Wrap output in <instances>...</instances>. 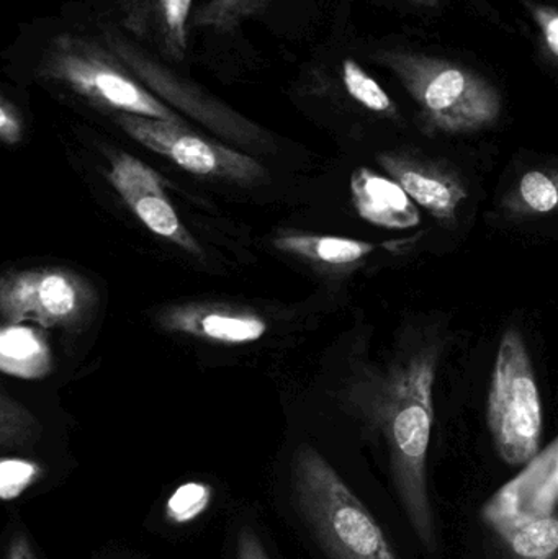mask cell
Segmentation results:
<instances>
[{
    "label": "cell",
    "mask_w": 558,
    "mask_h": 559,
    "mask_svg": "<svg viewBox=\"0 0 558 559\" xmlns=\"http://www.w3.org/2000/svg\"><path fill=\"white\" fill-rule=\"evenodd\" d=\"M438 350L422 348L396 361L380 381L372 420L389 447L396 495L426 548L436 545L435 519L426 481V460L435 420Z\"/></svg>",
    "instance_id": "6da1fadb"
},
{
    "label": "cell",
    "mask_w": 558,
    "mask_h": 559,
    "mask_svg": "<svg viewBox=\"0 0 558 559\" xmlns=\"http://www.w3.org/2000/svg\"><path fill=\"white\" fill-rule=\"evenodd\" d=\"M372 58L395 74L431 130L475 133L500 118V92L459 62L405 49H379Z\"/></svg>",
    "instance_id": "7a4b0ae2"
},
{
    "label": "cell",
    "mask_w": 558,
    "mask_h": 559,
    "mask_svg": "<svg viewBox=\"0 0 558 559\" xmlns=\"http://www.w3.org/2000/svg\"><path fill=\"white\" fill-rule=\"evenodd\" d=\"M295 501L330 559H400L376 519L313 447L295 453Z\"/></svg>",
    "instance_id": "3957f363"
},
{
    "label": "cell",
    "mask_w": 558,
    "mask_h": 559,
    "mask_svg": "<svg viewBox=\"0 0 558 559\" xmlns=\"http://www.w3.org/2000/svg\"><path fill=\"white\" fill-rule=\"evenodd\" d=\"M558 442L539 450L523 472L482 509L485 524L517 559H558Z\"/></svg>",
    "instance_id": "277c9868"
},
{
    "label": "cell",
    "mask_w": 558,
    "mask_h": 559,
    "mask_svg": "<svg viewBox=\"0 0 558 559\" xmlns=\"http://www.w3.org/2000/svg\"><path fill=\"white\" fill-rule=\"evenodd\" d=\"M39 75L120 114L183 123L114 52L84 36H56L39 62Z\"/></svg>",
    "instance_id": "5b68a950"
},
{
    "label": "cell",
    "mask_w": 558,
    "mask_h": 559,
    "mask_svg": "<svg viewBox=\"0 0 558 559\" xmlns=\"http://www.w3.org/2000/svg\"><path fill=\"white\" fill-rule=\"evenodd\" d=\"M487 423L498 455L526 465L541 450L543 403L523 335L508 329L498 347L488 391Z\"/></svg>",
    "instance_id": "8992f818"
},
{
    "label": "cell",
    "mask_w": 558,
    "mask_h": 559,
    "mask_svg": "<svg viewBox=\"0 0 558 559\" xmlns=\"http://www.w3.org/2000/svg\"><path fill=\"white\" fill-rule=\"evenodd\" d=\"M95 292L68 269H33L0 278V316L10 324L71 328L91 312Z\"/></svg>",
    "instance_id": "52a82bcc"
},
{
    "label": "cell",
    "mask_w": 558,
    "mask_h": 559,
    "mask_svg": "<svg viewBox=\"0 0 558 559\" xmlns=\"http://www.w3.org/2000/svg\"><path fill=\"white\" fill-rule=\"evenodd\" d=\"M117 123L128 136L193 176L236 183L258 182L265 177L264 167L258 160L193 133L186 123H170L128 114L118 115Z\"/></svg>",
    "instance_id": "ba28073f"
},
{
    "label": "cell",
    "mask_w": 558,
    "mask_h": 559,
    "mask_svg": "<svg viewBox=\"0 0 558 559\" xmlns=\"http://www.w3.org/2000/svg\"><path fill=\"white\" fill-rule=\"evenodd\" d=\"M104 39L110 51L134 75H138L136 79L147 82V85L154 88L157 94L173 102L176 107L182 108L190 117L202 121L210 130L235 141V143L242 144V146L252 147L254 151L269 143L268 134L261 128L256 127L254 123L246 120L245 117L236 114L226 105L219 104L215 98L197 91L183 81H179L177 75H174L167 69L161 68L157 62H154L150 56L144 55L138 46L128 41L124 36L118 35L111 29H104Z\"/></svg>",
    "instance_id": "9c48e42d"
},
{
    "label": "cell",
    "mask_w": 558,
    "mask_h": 559,
    "mask_svg": "<svg viewBox=\"0 0 558 559\" xmlns=\"http://www.w3.org/2000/svg\"><path fill=\"white\" fill-rule=\"evenodd\" d=\"M111 186L141 223L161 238L179 246L190 254L200 255L199 242L187 231L164 192L159 176L130 154H117L108 173Z\"/></svg>",
    "instance_id": "30bf717a"
},
{
    "label": "cell",
    "mask_w": 558,
    "mask_h": 559,
    "mask_svg": "<svg viewBox=\"0 0 558 559\" xmlns=\"http://www.w3.org/2000/svg\"><path fill=\"white\" fill-rule=\"evenodd\" d=\"M379 160L412 202L441 222H451L467 199L464 183L441 164L402 153L382 154Z\"/></svg>",
    "instance_id": "8fae6325"
},
{
    "label": "cell",
    "mask_w": 558,
    "mask_h": 559,
    "mask_svg": "<svg viewBox=\"0 0 558 559\" xmlns=\"http://www.w3.org/2000/svg\"><path fill=\"white\" fill-rule=\"evenodd\" d=\"M159 321L169 331L229 345L251 344L264 337L269 329L256 312L216 302L174 306L161 314Z\"/></svg>",
    "instance_id": "7c38bea8"
},
{
    "label": "cell",
    "mask_w": 558,
    "mask_h": 559,
    "mask_svg": "<svg viewBox=\"0 0 558 559\" xmlns=\"http://www.w3.org/2000/svg\"><path fill=\"white\" fill-rule=\"evenodd\" d=\"M351 195L360 218L383 229L416 228L422 223L418 206L405 190L390 179L359 167L351 176Z\"/></svg>",
    "instance_id": "4fadbf2b"
},
{
    "label": "cell",
    "mask_w": 558,
    "mask_h": 559,
    "mask_svg": "<svg viewBox=\"0 0 558 559\" xmlns=\"http://www.w3.org/2000/svg\"><path fill=\"white\" fill-rule=\"evenodd\" d=\"M124 10L131 32L154 39L173 61L186 59L192 0H130Z\"/></svg>",
    "instance_id": "5bb4252c"
},
{
    "label": "cell",
    "mask_w": 558,
    "mask_h": 559,
    "mask_svg": "<svg viewBox=\"0 0 558 559\" xmlns=\"http://www.w3.org/2000/svg\"><path fill=\"white\" fill-rule=\"evenodd\" d=\"M51 370V348L41 332L22 324L0 325V373L41 380Z\"/></svg>",
    "instance_id": "9a60e30c"
},
{
    "label": "cell",
    "mask_w": 558,
    "mask_h": 559,
    "mask_svg": "<svg viewBox=\"0 0 558 559\" xmlns=\"http://www.w3.org/2000/svg\"><path fill=\"white\" fill-rule=\"evenodd\" d=\"M274 246L278 251L327 265L356 264L376 251V246L359 239L304 233H285L274 239Z\"/></svg>",
    "instance_id": "2e32d148"
},
{
    "label": "cell",
    "mask_w": 558,
    "mask_h": 559,
    "mask_svg": "<svg viewBox=\"0 0 558 559\" xmlns=\"http://www.w3.org/2000/svg\"><path fill=\"white\" fill-rule=\"evenodd\" d=\"M341 72H343L344 88L357 104L373 114L395 115V104L390 95L359 62L351 58L344 59Z\"/></svg>",
    "instance_id": "e0dca14e"
},
{
    "label": "cell",
    "mask_w": 558,
    "mask_h": 559,
    "mask_svg": "<svg viewBox=\"0 0 558 559\" xmlns=\"http://www.w3.org/2000/svg\"><path fill=\"white\" fill-rule=\"evenodd\" d=\"M39 430L38 420L25 406L0 393V449L29 445Z\"/></svg>",
    "instance_id": "ac0fdd59"
},
{
    "label": "cell",
    "mask_w": 558,
    "mask_h": 559,
    "mask_svg": "<svg viewBox=\"0 0 558 559\" xmlns=\"http://www.w3.org/2000/svg\"><path fill=\"white\" fill-rule=\"evenodd\" d=\"M264 0H209L195 15L193 25L216 32H231L246 16L254 13Z\"/></svg>",
    "instance_id": "d6986e66"
},
{
    "label": "cell",
    "mask_w": 558,
    "mask_h": 559,
    "mask_svg": "<svg viewBox=\"0 0 558 559\" xmlns=\"http://www.w3.org/2000/svg\"><path fill=\"white\" fill-rule=\"evenodd\" d=\"M45 475L36 462L15 456L0 459V501H15Z\"/></svg>",
    "instance_id": "ffe728a7"
},
{
    "label": "cell",
    "mask_w": 558,
    "mask_h": 559,
    "mask_svg": "<svg viewBox=\"0 0 558 559\" xmlns=\"http://www.w3.org/2000/svg\"><path fill=\"white\" fill-rule=\"evenodd\" d=\"M212 501V488L203 483H186L179 486L166 504L167 521L189 524L206 511Z\"/></svg>",
    "instance_id": "44dd1931"
},
{
    "label": "cell",
    "mask_w": 558,
    "mask_h": 559,
    "mask_svg": "<svg viewBox=\"0 0 558 559\" xmlns=\"http://www.w3.org/2000/svg\"><path fill=\"white\" fill-rule=\"evenodd\" d=\"M520 195L531 212L546 215L557 209V182L541 170H531L520 183Z\"/></svg>",
    "instance_id": "7402d4cb"
},
{
    "label": "cell",
    "mask_w": 558,
    "mask_h": 559,
    "mask_svg": "<svg viewBox=\"0 0 558 559\" xmlns=\"http://www.w3.org/2000/svg\"><path fill=\"white\" fill-rule=\"evenodd\" d=\"M531 13L539 28L547 55L556 61L558 58V10L553 5H531Z\"/></svg>",
    "instance_id": "603a6c76"
},
{
    "label": "cell",
    "mask_w": 558,
    "mask_h": 559,
    "mask_svg": "<svg viewBox=\"0 0 558 559\" xmlns=\"http://www.w3.org/2000/svg\"><path fill=\"white\" fill-rule=\"evenodd\" d=\"M22 114L19 108L0 95V141L5 144H19L23 140Z\"/></svg>",
    "instance_id": "cb8c5ba5"
},
{
    "label": "cell",
    "mask_w": 558,
    "mask_h": 559,
    "mask_svg": "<svg viewBox=\"0 0 558 559\" xmlns=\"http://www.w3.org/2000/svg\"><path fill=\"white\" fill-rule=\"evenodd\" d=\"M238 559H271L265 554L258 535L249 527H245L238 537Z\"/></svg>",
    "instance_id": "d4e9b609"
},
{
    "label": "cell",
    "mask_w": 558,
    "mask_h": 559,
    "mask_svg": "<svg viewBox=\"0 0 558 559\" xmlns=\"http://www.w3.org/2000/svg\"><path fill=\"white\" fill-rule=\"evenodd\" d=\"M7 559H36L32 545H29L28 538L25 535L19 534L12 538Z\"/></svg>",
    "instance_id": "484cf974"
},
{
    "label": "cell",
    "mask_w": 558,
    "mask_h": 559,
    "mask_svg": "<svg viewBox=\"0 0 558 559\" xmlns=\"http://www.w3.org/2000/svg\"><path fill=\"white\" fill-rule=\"evenodd\" d=\"M403 2L412 3V5L423 7V9H436L441 0H403Z\"/></svg>",
    "instance_id": "4316f807"
}]
</instances>
